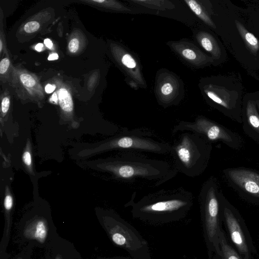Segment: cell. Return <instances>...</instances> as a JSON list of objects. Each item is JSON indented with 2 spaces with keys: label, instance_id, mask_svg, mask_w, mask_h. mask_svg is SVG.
I'll return each instance as SVG.
<instances>
[{
  "label": "cell",
  "instance_id": "6da1fadb",
  "mask_svg": "<svg viewBox=\"0 0 259 259\" xmlns=\"http://www.w3.org/2000/svg\"><path fill=\"white\" fill-rule=\"evenodd\" d=\"M135 194L132 195L125 206L131 207L133 218L154 225L173 223L184 219L194 202L192 193L180 188L159 190L136 202Z\"/></svg>",
  "mask_w": 259,
  "mask_h": 259
},
{
  "label": "cell",
  "instance_id": "7a4b0ae2",
  "mask_svg": "<svg viewBox=\"0 0 259 259\" xmlns=\"http://www.w3.org/2000/svg\"><path fill=\"white\" fill-rule=\"evenodd\" d=\"M108 167L117 178L129 184L144 181L159 185L176 174L167 161L149 158L133 151H125L112 160Z\"/></svg>",
  "mask_w": 259,
  "mask_h": 259
},
{
  "label": "cell",
  "instance_id": "3957f363",
  "mask_svg": "<svg viewBox=\"0 0 259 259\" xmlns=\"http://www.w3.org/2000/svg\"><path fill=\"white\" fill-rule=\"evenodd\" d=\"M171 145L176 169L189 177L199 176L207 157V147L202 137L189 132H181Z\"/></svg>",
  "mask_w": 259,
  "mask_h": 259
},
{
  "label": "cell",
  "instance_id": "277c9868",
  "mask_svg": "<svg viewBox=\"0 0 259 259\" xmlns=\"http://www.w3.org/2000/svg\"><path fill=\"white\" fill-rule=\"evenodd\" d=\"M102 226L117 246L127 251L134 259H148L147 241L130 224L117 214L104 216Z\"/></svg>",
  "mask_w": 259,
  "mask_h": 259
},
{
  "label": "cell",
  "instance_id": "5b68a950",
  "mask_svg": "<svg viewBox=\"0 0 259 259\" xmlns=\"http://www.w3.org/2000/svg\"><path fill=\"white\" fill-rule=\"evenodd\" d=\"M209 182L202 188L200 204L202 229L209 259L214 254H221L219 235L222 227V217L215 187Z\"/></svg>",
  "mask_w": 259,
  "mask_h": 259
},
{
  "label": "cell",
  "instance_id": "8992f818",
  "mask_svg": "<svg viewBox=\"0 0 259 259\" xmlns=\"http://www.w3.org/2000/svg\"><path fill=\"white\" fill-rule=\"evenodd\" d=\"M222 217L230 244L242 259H254L257 251L243 219L232 208L227 206L223 208Z\"/></svg>",
  "mask_w": 259,
  "mask_h": 259
},
{
  "label": "cell",
  "instance_id": "52a82bcc",
  "mask_svg": "<svg viewBox=\"0 0 259 259\" xmlns=\"http://www.w3.org/2000/svg\"><path fill=\"white\" fill-rule=\"evenodd\" d=\"M155 81V95L159 104L164 107L179 103L184 94L183 84L172 72L159 70Z\"/></svg>",
  "mask_w": 259,
  "mask_h": 259
},
{
  "label": "cell",
  "instance_id": "ba28073f",
  "mask_svg": "<svg viewBox=\"0 0 259 259\" xmlns=\"http://www.w3.org/2000/svg\"><path fill=\"white\" fill-rule=\"evenodd\" d=\"M189 132L204 137L209 141L222 140L232 142L229 134L222 127L202 116L197 117L193 121H180L174 126L172 132Z\"/></svg>",
  "mask_w": 259,
  "mask_h": 259
},
{
  "label": "cell",
  "instance_id": "9c48e42d",
  "mask_svg": "<svg viewBox=\"0 0 259 259\" xmlns=\"http://www.w3.org/2000/svg\"><path fill=\"white\" fill-rule=\"evenodd\" d=\"M167 45L183 61L193 67L201 68L214 62L210 56L203 53L190 40L170 41Z\"/></svg>",
  "mask_w": 259,
  "mask_h": 259
},
{
  "label": "cell",
  "instance_id": "30bf717a",
  "mask_svg": "<svg viewBox=\"0 0 259 259\" xmlns=\"http://www.w3.org/2000/svg\"><path fill=\"white\" fill-rule=\"evenodd\" d=\"M116 49V59L123 70L127 82L135 89L146 88V83L138 58L126 48L119 46Z\"/></svg>",
  "mask_w": 259,
  "mask_h": 259
},
{
  "label": "cell",
  "instance_id": "8fae6325",
  "mask_svg": "<svg viewBox=\"0 0 259 259\" xmlns=\"http://www.w3.org/2000/svg\"><path fill=\"white\" fill-rule=\"evenodd\" d=\"M232 181L245 192L259 198V175L246 169H232L228 172Z\"/></svg>",
  "mask_w": 259,
  "mask_h": 259
},
{
  "label": "cell",
  "instance_id": "7c38bea8",
  "mask_svg": "<svg viewBox=\"0 0 259 259\" xmlns=\"http://www.w3.org/2000/svg\"><path fill=\"white\" fill-rule=\"evenodd\" d=\"M194 37L201 48L210 54L214 61L221 58V49L218 41L210 33L202 30H196L194 32Z\"/></svg>",
  "mask_w": 259,
  "mask_h": 259
},
{
  "label": "cell",
  "instance_id": "4fadbf2b",
  "mask_svg": "<svg viewBox=\"0 0 259 259\" xmlns=\"http://www.w3.org/2000/svg\"><path fill=\"white\" fill-rule=\"evenodd\" d=\"M202 90L206 96L214 103L227 109L231 108L233 99L228 90L211 84L204 86Z\"/></svg>",
  "mask_w": 259,
  "mask_h": 259
},
{
  "label": "cell",
  "instance_id": "5bb4252c",
  "mask_svg": "<svg viewBox=\"0 0 259 259\" xmlns=\"http://www.w3.org/2000/svg\"><path fill=\"white\" fill-rule=\"evenodd\" d=\"M48 232V224L44 219H35L26 225L24 230V235L29 239L35 240L44 243Z\"/></svg>",
  "mask_w": 259,
  "mask_h": 259
},
{
  "label": "cell",
  "instance_id": "9a60e30c",
  "mask_svg": "<svg viewBox=\"0 0 259 259\" xmlns=\"http://www.w3.org/2000/svg\"><path fill=\"white\" fill-rule=\"evenodd\" d=\"M219 245L221 254L220 259H242L238 251L230 244L223 227L219 235Z\"/></svg>",
  "mask_w": 259,
  "mask_h": 259
},
{
  "label": "cell",
  "instance_id": "2e32d148",
  "mask_svg": "<svg viewBox=\"0 0 259 259\" xmlns=\"http://www.w3.org/2000/svg\"><path fill=\"white\" fill-rule=\"evenodd\" d=\"M235 23L237 29L246 47L252 54L256 55L259 51V40L252 33L248 31L240 22L235 20Z\"/></svg>",
  "mask_w": 259,
  "mask_h": 259
},
{
  "label": "cell",
  "instance_id": "e0dca14e",
  "mask_svg": "<svg viewBox=\"0 0 259 259\" xmlns=\"http://www.w3.org/2000/svg\"><path fill=\"white\" fill-rule=\"evenodd\" d=\"M186 4L192 12L205 24L212 28H216L214 23L211 19L206 8L200 1L196 0H185Z\"/></svg>",
  "mask_w": 259,
  "mask_h": 259
},
{
  "label": "cell",
  "instance_id": "ac0fdd59",
  "mask_svg": "<svg viewBox=\"0 0 259 259\" xmlns=\"http://www.w3.org/2000/svg\"><path fill=\"white\" fill-rule=\"evenodd\" d=\"M128 2L149 9L166 11L175 8L172 2L166 0H128Z\"/></svg>",
  "mask_w": 259,
  "mask_h": 259
},
{
  "label": "cell",
  "instance_id": "d6986e66",
  "mask_svg": "<svg viewBox=\"0 0 259 259\" xmlns=\"http://www.w3.org/2000/svg\"><path fill=\"white\" fill-rule=\"evenodd\" d=\"M246 115L249 124L259 133V114L256 108L255 101H248L246 106Z\"/></svg>",
  "mask_w": 259,
  "mask_h": 259
},
{
  "label": "cell",
  "instance_id": "ffe728a7",
  "mask_svg": "<svg viewBox=\"0 0 259 259\" xmlns=\"http://www.w3.org/2000/svg\"><path fill=\"white\" fill-rule=\"evenodd\" d=\"M58 101L61 109L67 112L73 110V102L71 95L65 88H61L58 92Z\"/></svg>",
  "mask_w": 259,
  "mask_h": 259
},
{
  "label": "cell",
  "instance_id": "44dd1931",
  "mask_svg": "<svg viewBox=\"0 0 259 259\" xmlns=\"http://www.w3.org/2000/svg\"><path fill=\"white\" fill-rule=\"evenodd\" d=\"M92 2L103 4L105 6L117 11L125 12L126 13H132L133 12L128 7L114 1L94 0Z\"/></svg>",
  "mask_w": 259,
  "mask_h": 259
},
{
  "label": "cell",
  "instance_id": "7402d4cb",
  "mask_svg": "<svg viewBox=\"0 0 259 259\" xmlns=\"http://www.w3.org/2000/svg\"><path fill=\"white\" fill-rule=\"evenodd\" d=\"M20 79L23 84L27 88H32L36 84L34 78L29 74L22 73L20 75Z\"/></svg>",
  "mask_w": 259,
  "mask_h": 259
},
{
  "label": "cell",
  "instance_id": "603a6c76",
  "mask_svg": "<svg viewBox=\"0 0 259 259\" xmlns=\"http://www.w3.org/2000/svg\"><path fill=\"white\" fill-rule=\"evenodd\" d=\"M39 27V23L37 21H31L25 24L24 30L27 33H33L36 31Z\"/></svg>",
  "mask_w": 259,
  "mask_h": 259
},
{
  "label": "cell",
  "instance_id": "cb8c5ba5",
  "mask_svg": "<svg viewBox=\"0 0 259 259\" xmlns=\"http://www.w3.org/2000/svg\"><path fill=\"white\" fill-rule=\"evenodd\" d=\"M79 41L76 38L72 39L68 44V49L71 53H74L79 48Z\"/></svg>",
  "mask_w": 259,
  "mask_h": 259
},
{
  "label": "cell",
  "instance_id": "d4e9b609",
  "mask_svg": "<svg viewBox=\"0 0 259 259\" xmlns=\"http://www.w3.org/2000/svg\"><path fill=\"white\" fill-rule=\"evenodd\" d=\"M10 60L7 58L3 59L0 63V73L4 74L10 66Z\"/></svg>",
  "mask_w": 259,
  "mask_h": 259
},
{
  "label": "cell",
  "instance_id": "484cf974",
  "mask_svg": "<svg viewBox=\"0 0 259 259\" xmlns=\"http://www.w3.org/2000/svg\"><path fill=\"white\" fill-rule=\"evenodd\" d=\"M13 201L12 196L10 195H7L4 199V207L5 210H11L13 207Z\"/></svg>",
  "mask_w": 259,
  "mask_h": 259
},
{
  "label": "cell",
  "instance_id": "4316f807",
  "mask_svg": "<svg viewBox=\"0 0 259 259\" xmlns=\"http://www.w3.org/2000/svg\"><path fill=\"white\" fill-rule=\"evenodd\" d=\"M10 100L8 97H5L3 99L1 104V109L3 113L7 112L9 109Z\"/></svg>",
  "mask_w": 259,
  "mask_h": 259
},
{
  "label": "cell",
  "instance_id": "83f0119b",
  "mask_svg": "<svg viewBox=\"0 0 259 259\" xmlns=\"http://www.w3.org/2000/svg\"><path fill=\"white\" fill-rule=\"evenodd\" d=\"M24 163L27 166H30L31 164V154L29 151L25 152L22 156Z\"/></svg>",
  "mask_w": 259,
  "mask_h": 259
},
{
  "label": "cell",
  "instance_id": "f1b7e54d",
  "mask_svg": "<svg viewBox=\"0 0 259 259\" xmlns=\"http://www.w3.org/2000/svg\"><path fill=\"white\" fill-rule=\"evenodd\" d=\"M56 87L54 85L51 84H48L45 87V91L48 94L52 93L55 89Z\"/></svg>",
  "mask_w": 259,
  "mask_h": 259
},
{
  "label": "cell",
  "instance_id": "f546056e",
  "mask_svg": "<svg viewBox=\"0 0 259 259\" xmlns=\"http://www.w3.org/2000/svg\"><path fill=\"white\" fill-rule=\"evenodd\" d=\"M44 43L46 46L49 49H51L53 47V43L52 41L49 38L45 39L44 40Z\"/></svg>",
  "mask_w": 259,
  "mask_h": 259
},
{
  "label": "cell",
  "instance_id": "4dcf8cb0",
  "mask_svg": "<svg viewBox=\"0 0 259 259\" xmlns=\"http://www.w3.org/2000/svg\"><path fill=\"white\" fill-rule=\"evenodd\" d=\"M51 101L55 103H57L58 101V96L57 92H55L51 98Z\"/></svg>",
  "mask_w": 259,
  "mask_h": 259
},
{
  "label": "cell",
  "instance_id": "1f68e13d",
  "mask_svg": "<svg viewBox=\"0 0 259 259\" xmlns=\"http://www.w3.org/2000/svg\"><path fill=\"white\" fill-rule=\"evenodd\" d=\"M58 58H59L58 55L57 54L54 53V54H50L49 56L48 59L49 60H54L58 59Z\"/></svg>",
  "mask_w": 259,
  "mask_h": 259
},
{
  "label": "cell",
  "instance_id": "d6a6232c",
  "mask_svg": "<svg viewBox=\"0 0 259 259\" xmlns=\"http://www.w3.org/2000/svg\"><path fill=\"white\" fill-rule=\"evenodd\" d=\"M43 48V45L41 43H39L37 44L35 47V49L38 52L41 51L42 49Z\"/></svg>",
  "mask_w": 259,
  "mask_h": 259
},
{
  "label": "cell",
  "instance_id": "836d02e7",
  "mask_svg": "<svg viewBox=\"0 0 259 259\" xmlns=\"http://www.w3.org/2000/svg\"><path fill=\"white\" fill-rule=\"evenodd\" d=\"M97 259H130L125 257H101Z\"/></svg>",
  "mask_w": 259,
  "mask_h": 259
},
{
  "label": "cell",
  "instance_id": "e575fe53",
  "mask_svg": "<svg viewBox=\"0 0 259 259\" xmlns=\"http://www.w3.org/2000/svg\"><path fill=\"white\" fill-rule=\"evenodd\" d=\"M2 49H3V42H2V40L1 39H0V52H2Z\"/></svg>",
  "mask_w": 259,
  "mask_h": 259
},
{
  "label": "cell",
  "instance_id": "d590c367",
  "mask_svg": "<svg viewBox=\"0 0 259 259\" xmlns=\"http://www.w3.org/2000/svg\"><path fill=\"white\" fill-rule=\"evenodd\" d=\"M256 105L257 106L258 109H259V100H256L255 101Z\"/></svg>",
  "mask_w": 259,
  "mask_h": 259
},
{
  "label": "cell",
  "instance_id": "8d00e7d4",
  "mask_svg": "<svg viewBox=\"0 0 259 259\" xmlns=\"http://www.w3.org/2000/svg\"><path fill=\"white\" fill-rule=\"evenodd\" d=\"M55 259H62V257L60 255H57L56 256Z\"/></svg>",
  "mask_w": 259,
  "mask_h": 259
},
{
  "label": "cell",
  "instance_id": "74e56055",
  "mask_svg": "<svg viewBox=\"0 0 259 259\" xmlns=\"http://www.w3.org/2000/svg\"><path fill=\"white\" fill-rule=\"evenodd\" d=\"M17 259H22V258H17Z\"/></svg>",
  "mask_w": 259,
  "mask_h": 259
},
{
  "label": "cell",
  "instance_id": "f35d334b",
  "mask_svg": "<svg viewBox=\"0 0 259 259\" xmlns=\"http://www.w3.org/2000/svg\"><path fill=\"white\" fill-rule=\"evenodd\" d=\"M258 259H259V258Z\"/></svg>",
  "mask_w": 259,
  "mask_h": 259
}]
</instances>
